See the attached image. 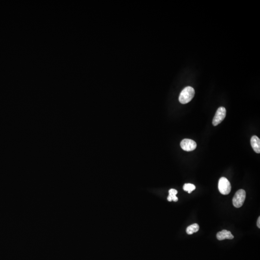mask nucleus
I'll use <instances>...</instances> for the list:
<instances>
[{"label": "nucleus", "instance_id": "1", "mask_svg": "<svg viewBox=\"0 0 260 260\" xmlns=\"http://www.w3.org/2000/svg\"><path fill=\"white\" fill-rule=\"evenodd\" d=\"M194 89L192 87L187 86L183 90L179 97V102L183 104H187L193 99L195 95Z\"/></svg>", "mask_w": 260, "mask_h": 260}, {"label": "nucleus", "instance_id": "2", "mask_svg": "<svg viewBox=\"0 0 260 260\" xmlns=\"http://www.w3.org/2000/svg\"><path fill=\"white\" fill-rule=\"evenodd\" d=\"M218 189L222 194H229L231 190V183L226 177H221L218 183Z\"/></svg>", "mask_w": 260, "mask_h": 260}, {"label": "nucleus", "instance_id": "3", "mask_svg": "<svg viewBox=\"0 0 260 260\" xmlns=\"http://www.w3.org/2000/svg\"><path fill=\"white\" fill-rule=\"evenodd\" d=\"M246 199V192L243 189H240L236 193L233 199V204L236 208H240L244 204Z\"/></svg>", "mask_w": 260, "mask_h": 260}, {"label": "nucleus", "instance_id": "4", "mask_svg": "<svg viewBox=\"0 0 260 260\" xmlns=\"http://www.w3.org/2000/svg\"><path fill=\"white\" fill-rule=\"evenodd\" d=\"M226 113H227V111H226V108L224 107H220L217 109L216 113L214 117L213 120V125L214 126H216L218 124L221 123L222 121L225 119L226 117Z\"/></svg>", "mask_w": 260, "mask_h": 260}, {"label": "nucleus", "instance_id": "5", "mask_svg": "<svg viewBox=\"0 0 260 260\" xmlns=\"http://www.w3.org/2000/svg\"><path fill=\"white\" fill-rule=\"evenodd\" d=\"M180 146L185 151H191L196 148L197 145L196 143L193 140L185 139L182 141Z\"/></svg>", "mask_w": 260, "mask_h": 260}, {"label": "nucleus", "instance_id": "6", "mask_svg": "<svg viewBox=\"0 0 260 260\" xmlns=\"http://www.w3.org/2000/svg\"><path fill=\"white\" fill-rule=\"evenodd\" d=\"M217 239L219 240H232L234 239V236L230 231L223 230L221 232H218L217 234Z\"/></svg>", "mask_w": 260, "mask_h": 260}, {"label": "nucleus", "instance_id": "7", "mask_svg": "<svg viewBox=\"0 0 260 260\" xmlns=\"http://www.w3.org/2000/svg\"><path fill=\"white\" fill-rule=\"evenodd\" d=\"M250 143L254 151L256 153H260V140L257 136H253L250 140Z\"/></svg>", "mask_w": 260, "mask_h": 260}, {"label": "nucleus", "instance_id": "8", "mask_svg": "<svg viewBox=\"0 0 260 260\" xmlns=\"http://www.w3.org/2000/svg\"><path fill=\"white\" fill-rule=\"evenodd\" d=\"M200 227L197 223H194L187 227L186 232L188 235H192L193 233L198 232L199 231Z\"/></svg>", "mask_w": 260, "mask_h": 260}, {"label": "nucleus", "instance_id": "9", "mask_svg": "<svg viewBox=\"0 0 260 260\" xmlns=\"http://www.w3.org/2000/svg\"><path fill=\"white\" fill-rule=\"evenodd\" d=\"M196 187L192 183H185L183 186V189L186 191H187L188 193H191L192 191L195 190Z\"/></svg>", "mask_w": 260, "mask_h": 260}, {"label": "nucleus", "instance_id": "10", "mask_svg": "<svg viewBox=\"0 0 260 260\" xmlns=\"http://www.w3.org/2000/svg\"><path fill=\"white\" fill-rule=\"evenodd\" d=\"M169 195L176 196V194L178 193V191L176 189H171L169 191Z\"/></svg>", "mask_w": 260, "mask_h": 260}, {"label": "nucleus", "instance_id": "11", "mask_svg": "<svg viewBox=\"0 0 260 260\" xmlns=\"http://www.w3.org/2000/svg\"><path fill=\"white\" fill-rule=\"evenodd\" d=\"M257 225L258 228H260V217H259V218H258V220H257Z\"/></svg>", "mask_w": 260, "mask_h": 260}]
</instances>
